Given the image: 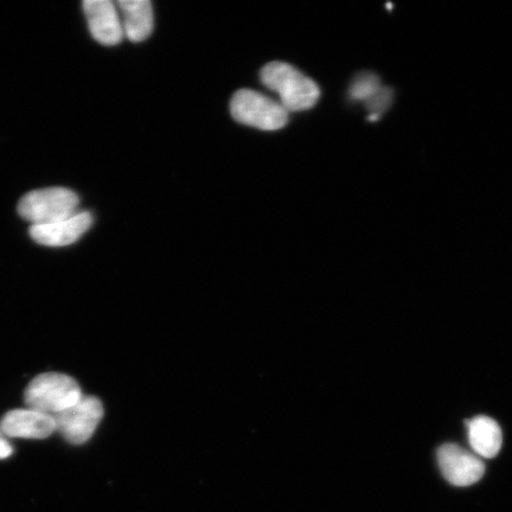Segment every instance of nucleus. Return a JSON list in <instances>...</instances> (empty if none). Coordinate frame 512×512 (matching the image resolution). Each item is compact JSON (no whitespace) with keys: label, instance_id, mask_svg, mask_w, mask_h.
I'll return each instance as SVG.
<instances>
[{"label":"nucleus","instance_id":"7","mask_svg":"<svg viewBox=\"0 0 512 512\" xmlns=\"http://www.w3.org/2000/svg\"><path fill=\"white\" fill-rule=\"evenodd\" d=\"M83 10L95 41L112 47L124 40L123 21L117 3L111 0H86Z\"/></svg>","mask_w":512,"mask_h":512},{"label":"nucleus","instance_id":"4","mask_svg":"<svg viewBox=\"0 0 512 512\" xmlns=\"http://www.w3.org/2000/svg\"><path fill=\"white\" fill-rule=\"evenodd\" d=\"M230 113L238 123L261 131H278L288 123V113L280 102L251 89H241L230 101Z\"/></svg>","mask_w":512,"mask_h":512},{"label":"nucleus","instance_id":"13","mask_svg":"<svg viewBox=\"0 0 512 512\" xmlns=\"http://www.w3.org/2000/svg\"><path fill=\"white\" fill-rule=\"evenodd\" d=\"M390 92L388 89H380L379 93H376L373 98L366 102L369 111L371 112V119L379 118V115L386 110L390 104Z\"/></svg>","mask_w":512,"mask_h":512},{"label":"nucleus","instance_id":"12","mask_svg":"<svg viewBox=\"0 0 512 512\" xmlns=\"http://www.w3.org/2000/svg\"><path fill=\"white\" fill-rule=\"evenodd\" d=\"M381 89L380 80L373 74H362L352 81L350 96L352 100L368 101Z\"/></svg>","mask_w":512,"mask_h":512},{"label":"nucleus","instance_id":"10","mask_svg":"<svg viewBox=\"0 0 512 512\" xmlns=\"http://www.w3.org/2000/svg\"><path fill=\"white\" fill-rule=\"evenodd\" d=\"M125 37L139 43L149 38L153 31V9L149 0H119L117 3Z\"/></svg>","mask_w":512,"mask_h":512},{"label":"nucleus","instance_id":"1","mask_svg":"<svg viewBox=\"0 0 512 512\" xmlns=\"http://www.w3.org/2000/svg\"><path fill=\"white\" fill-rule=\"evenodd\" d=\"M262 85L278 94L280 104L290 112H303L315 107L320 98L317 83L291 64L271 62L260 72Z\"/></svg>","mask_w":512,"mask_h":512},{"label":"nucleus","instance_id":"8","mask_svg":"<svg viewBox=\"0 0 512 512\" xmlns=\"http://www.w3.org/2000/svg\"><path fill=\"white\" fill-rule=\"evenodd\" d=\"M93 216L88 211H79L78 214L61 221L31 226V239L42 246L66 247L73 245L92 227Z\"/></svg>","mask_w":512,"mask_h":512},{"label":"nucleus","instance_id":"14","mask_svg":"<svg viewBox=\"0 0 512 512\" xmlns=\"http://www.w3.org/2000/svg\"><path fill=\"white\" fill-rule=\"evenodd\" d=\"M12 453H14V448H12L9 440L6 439L3 431L0 430V460L11 457Z\"/></svg>","mask_w":512,"mask_h":512},{"label":"nucleus","instance_id":"11","mask_svg":"<svg viewBox=\"0 0 512 512\" xmlns=\"http://www.w3.org/2000/svg\"><path fill=\"white\" fill-rule=\"evenodd\" d=\"M470 444L480 457L494 458L502 447V431L489 416H477L467 421Z\"/></svg>","mask_w":512,"mask_h":512},{"label":"nucleus","instance_id":"3","mask_svg":"<svg viewBox=\"0 0 512 512\" xmlns=\"http://www.w3.org/2000/svg\"><path fill=\"white\" fill-rule=\"evenodd\" d=\"M80 200L74 191L64 188L35 190L18 204V213L31 226L68 219L79 213Z\"/></svg>","mask_w":512,"mask_h":512},{"label":"nucleus","instance_id":"5","mask_svg":"<svg viewBox=\"0 0 512 512\" xmlns=\"http://www.w3.org/2000/svg\"><path fill=\"white\" fill-rule=\"evenodd\" d=\"M56 431L73 445L87 443L104 418V406L95 396L83 395L78 403L54 416Z\"/></svg>","mask_w":512,"mask_h":512},{"label":"nucleus","instance_id":"9","mask_svg":"<svg viewBox=\"0 0 512 512\" xmlns=\"http://www.w3.org/2000/svg\"><path fill=\"white\" fill-rule=\"evenodd\" d=\"M0 430L10 438L47 439L56 432L53 415L35 409H14L4 415Z\"/></svg>","mask_w":512,"mask_h":512},{"label":"nucleus","instance_id":"6","mask_svg":"<svg viewBox=\"0 0 512 512\" xmlns=\"http://www.w3.org/2000/svg\"><path fill=\"white\" fill-rule=\"evenodd\" d=\"M438 462L444 477L456 486L475 484L485 473L482 460L454 444H446L439 448Z\"/></svg>","mask_w":512,"mask_h":512},{"label":"nucleus","instance_id":"2","mask_svg":"<svg viewBox=\"0 0 512 512\" xmlns=\"http://www.w3.org/2000/svg\"><path fill=\"white\" fill-rule=\"evenodd\" d=\"M83 394L79 383L64 374L38 375L25 390V405L35 411L57 415L78 403Z\"/></svg>","mask_w":512,"mask_h":512}]
</instances>
